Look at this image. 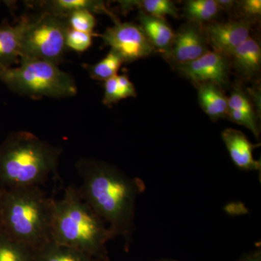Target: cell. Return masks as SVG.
<instances>
[{
    "label": "cell",
    "instance_id": "8fae6325",
    "mask_svg": "<svg viewBox=\"0 0 261 261\" xmlns=\"http://www.w3.org/2000/svg\"><path fill=\"white\" fill-rule=\"evenodd\" d=\"M221 137L237 167L243 171H260V161H257L253 157V150L260 144H252L243 132L231 128L223 130Z\"/></svg>",
    "mask_w": 261,
    "mask_h": 261
},
{
    "label": "cell",
    "instance_id": "7c38bea8",
    "mask_svg": "<svg viewBox=\"0 0 261 261\" xmlns=\"http://www.w3.org/2000/svg\"><path fill=\"white\" fill-rule=\"evenodd\" d=\"M29 5L38 6L45 13L66 19L72 13L79 10H89L95 14L107 15L113 21L118 20L106 3L99 0H45V1L30 2Z\"/></svg>",
    "mask_w": 261,
    "mask_h": 261
},
{
    "label": "cell",
    "instance_id": "d4e9b609",
    "mask_svg": "<svg viewBox=\"0 0 261 261\" xmlns=\"http://www.w3.org/2000/svg\"><path fill=\"white\" fill-rule=\"evenodd\" d=\"M227 118L233 123L246 127L257 139L260 136V129L257 126L256 116L255 113L243 112V111L228 110Z\"/></svg>",
    "mask_w": 261,
    "mask_h": 261
},
{
    "label": "cell",
    "instance_id": "7a4b0ae2",
    "mask_svg": "<svg viewBox=\"0 0 261 261\" xmlns=\"http://www.w3.org/2000/svg\"><path fill=\"white\" fill-rule=\"evenodd\" d=\"M63 149L18 130L0 145V190L40 187L58 175Z\"/></svg>",
    "mask_w": 261,
    "mask_h": 261
},
{
    "label": "cell",
    "instance_id": "ac0fdd59",
    "mask_svg": "<svg viewBox=\"0 0 261 261\" xmlns=\"http://www.w3.org/2000/svg\"><path fill=\"white\" fill-rule=\"evenodd\" d=\"M118 3L123 12L137 8L146 14L157 18L165 19L166 16L178 18L177 8L174 3L169 0H126Z\"/></svg>",
    "mask_w": 261,
    "mask_h": 261
},
{
    "label": "cell",
    "instance_id": "603a6c76",
    "mask_svg": "<svg viewBox=\"0 0 261 261\" xmlns=\"http://www.w3.org/2000/svg\"><path fill=\"white\" fill-rule=\"evenodd\" d=\"M69 29L79 32L94 34L97 20L94 13L89 10H79L66 18Z\"/></svg>",
    "mask_w": 261,
    "mask_h": 261
},
{
    "label": "cell",
    "instance_id": "8992f818",
    "mask_svg": "<svg viewBox=\"0 0 261 261\" xmlns=\"http://www.w3.org/2000/svg\"><path fill=\"white\" fill-rule=\"evenodd\" d=\"M20 25V59L40 60L59 65L67 50L66 19L41 12L23 17Z\"/></svg>",
    "mask_w": 261,
    "mask_h": 261
},
{
    "label": "cell",
    "instance_id": "4316f807",
    "mask_svg": "<svg viewBox=\"0 0 261 261\" xmlns=\"http://www.w3.org/2000/svg\"><path fill=\"white\" fill-rule=\"evenodd\" d=\"M238 5L245 18L250 19L261 14L260 0H244L239 2Z\"/></svg>",
    "mask_w": 261,
    "mask_h": 261
},
{
    "label": "cell",
    "instance_id": "3957f363",
    "mask_svg": "<svg viewBox=\"0 0 261 261\" xmlns=\"http://www.w3.org/2000/svg\"><path fill=\"white\" fill-rule=\"evenodd\" d=\"M114 238L108 225L91 209L78 187L70 185L53 200L51 241L80 250L97 261H109L107 243Z\"/></svg>",
    "mask_w": 261,
    "mask_h": 261
},
{
    "label": "cell",
    "instance_id": "d6986e66",
    "mask_svg": "<svg viewBox=\"0 0 261 261\" xmlns=\"http://www.w3.org/2000/svg\"><path fill=\"white\" fill-rule=\"evenodd\" d=\"M104 89L102 103L108 107L121 99L137 95L135 86L126 74H118L106 81Z\"/></svg>",
    "mask_w": 261,
    "mask_h": 261
},
{
    "label": "cell",
    "instance_id": "52a82bcc",
    "mask_svg": "<svg viewBox=\"0 0 261 261\" xmlns=\"http://www.w3.org/2000/svg\"><path fill=\"white\" fill-rule=\"evenodd\" d=\"M101 37L105 45L118 53L123 63L147 58L155 51L140 25L129 22L115 20L114 25L106 29Z\"/></svg>",
    "mask_w": 261,
    "mask_h": 261
},
{
    "label": "cell",
    "instance_id": "83f0119b",
    "mask_svg": "<svg viewBox=\"0 0 261 261\" xmlns=\"http://www.w3.org/2000/svg\"><path fill=\"white\" fill-rule=\"evenodd\" d=\"M237 261H261L260 250H256L245 254Z\"/></svg>",
    "mask_w": 261,
    "mask_h": 261
},
{
    "label": "cell",
    "instance_id": "f546056e",
    "mask_svg": "<svg viewBox=\"0 0 261 261\" xmlns=\"http://www.w3.org/2000/svg\"><path fill=\"white\" fill-rule=\"evenodd\" d=\"M156 261H177L176 260H171V259H163V260H159Z\"/></svg>",
    "mask_w": 261,
    "mask_h": 261
},
{
    "label": "cell",
    "instance_id": "9a60e30c",
    "mask_svg": "<svg viewBox=\"0 0 261 261\" xmlns=\"http://www.w3.org/2000/svg\"><path fill=\"white\" fill-rule=\"evenodd\" d=\"M199 102L204 112L213 121L227 118L228 98L219 86L206 83L198 85Z\"/></svg>",
    "mask_w": 261,
    "mask_h": 261
},
{
    "label": "cell",
    "instance_id": "4fadbf2b",
    "mask_svg": "<svg viewBox=\"0 0 261 261\" xmlns=\"http://www.w3.org/2000/svg\"><path fill=\"white\" fill-rule=\"evenodd\" d=\"M140 27L145 33L146 37L154 47V50H159L164 56L169 49L175 32L168 25L166 20L146 14L140 11L138 16Z\"/></svg>",
    "mask_w": 261,
    "mask_h": 261
},
{
    "label": "cell",
    "instance_id": "5bb4252c",
    "mask_svg": "<svg viewBox=\"0 0 261 261\" xmlns=\"http://www.w3.org/2000/svg\"><path fill=\"white\" fill-rule=\"evenodd\" d=\"M239 73L252 77L260 72L261 47L256 39L251 36L235 48L228 56Z\"/></svg>",
    "mask_w": 261,
    "mask_h": 261
},
{
    "label": "cell",
    "instance_id": "277c9868",
    "mask_svg": "<svg viewBox=\"0 0 261 261\" xmlns=\"http://www.w3.org/2000/svg\"><path fill=\"white\" fill-rule=\"evenodd\" d=\"M53 200L40 187L0 190V231L37 250L51 241Z\"/></svg>",
    "mask_w": 261,
    "mask_h": 261
},
{
    "label": "cell",
    "instance_id": "6da1fadb",
    "mask_svg": "<svg viewBox=\"0 0 261 261\" xmlns=\"http://www.w3.org/2000/svg\"><path fill=\"white\" fill-rule=\"evenodd\" d=\"M75 168L84 202L106 222L114 238L123 239L125 248H128L135 228L137 200L145 190L143 181L101 160L82 158Z\"/></svg>",
    "mask_w": 261,
    "mask_h": 261
},
{
    "label": "cell",
    "instance_id": "f1b7e54d",
    "mask_svg": "<svg viewBox=\"0 0 261 261\" xmlns=\"http://www.w3.org/2000/svg\"><path fill=\"white\" fill-rule=\"evenodd\" d=\"M216 3L219 5L220 9L229 10L232 9L237 2L232 0H216Z\"/></svg>",
    "mask_w": 261,
    "mask_h": 261
},
{
    "label": "cell",
    "instance_id": "484cf974",
    "mask_svg": "<svg viewBox=\"0 0 261 261\" xmlns=\"http://www.w3.org/2000/svg\"><path fill=\"white\" fill-rule=\"evenodd\" d=\"M228 110L255 113L248 98L239 89H234L230 97L228 98Z\"/></svg>",
    "mask_w": 261,
    "mask_h": 261
},
{
    "label": "cell",
    "instance_id": "30bf717a",
    "mask_svg": "<svg viewBox=\"0 0 261 261\" xmlns=\"http://www.w3.org/2000/svg\"><path fill=\"white\" fill-rule=\"evenodd\" d=\"M251 27V19L243 18L225 23H210L204 30L214 51L228 57L235 48L250 37Z\"/></svg>",
    "mask_w": 261,
    "mask_h": 261
},
{
    "label": "cell",
    "instance_id": "5b68a950",
    "mask_svg": "<svg viewBox=\"0 0 261 261\" xmlns=\"http://www.w3.org/2000/svg\"><path fill=\"white\" fill-rule=\"evenodd\" d=\"M18 67L0 68V82L29 97L63 98L77 93L74 80L58 65L40 60L20 59Z\"/></svg>",
    "mask_w": 261,
    "mask_h": 261
},
{
    "label": "cell",
    "instance_id": "cb8c5ba5",
    "mask_svg": "<svg viewBox=\"0 0 261 261\" xmlns=\"http://www.w3.org/2000/svg\"><path fill=\"white\" fill-rule=\"evenodd\" d=\"M94 36V34L79 32L69 29L65 39L67 49L76 53H84L92 45Z\"/></svg>",
    "mask_w": 261,
    "mask_h": 261
},
{
    "label": "cell",
    "instance_id": "2e32d148",
    "mask_svg": "<svg viewBox=\"0 0 261 261\" xmlns=\"http://www.w3.org/2000/svg\"><path fill=\"white\" fill-rule=\"evenodd\" d=\"M20 23H5L0 27V68H9L20 58Z\"/></svg>",
    "mask_w": 261,
    "mask_h": 261
},
{
    "label": "cell",
    "instance_id": "7402d4cb",
    "mask_svg": "<svg viewBox=\"0 0 261 261\" xmlns=\"http://www.w3.org/2000/svg\"><path fill=\"white\" fill-rule=\"evenodd\" d=\"M34 250L0 231V261H34Z\"/></svg>",
    "mask_w": 261,
    "mask_h": 261
},
{
    "label": "cell",
    "instance_id": "44dd1931",
    "mask_svg": "<svg viewBox=\"0 0 261 261\" xmlns=\"http://www.w3.org/2000/svg\"><path fill=\"white\" fill-rule=\"evenodd\" d=\"M123 63V60L119 55L111 49L101 61L94 65H84V68L87 69L92 80L106 82L118 75V70Z\"/></svg>",
    "mask_w": 261,
    "mask_h": 261
},
{
    "label": "cell",
    "instance_id": "ffe728a7",
    "mask_svg": "<svg viewBox=\"0 0 261 261\" xmlns=\"http://www.w3.org/2000/svg\"><path fill=\"white\" fill-rule=\"evenodd\" d=\"M184 10L190 23L202 25L216 18L221 9L216 0H190L185 3Z\"/></svg>",
    "mask_w": 261,
    "mask_h": 261
},
{
    "label": "cell",
    "instance_id": "ba28073f",
    "mask_svg": "<svg viewBox=\"0 0 261 261\" xmlns=\"http://www.w3.org/2000/svg\"><path fill=\"white\" fill-rule=\"evenodd\" d=\"M207 51L208 42L203 27L189 22L175 33L172 44L163 56L178 67L195 61Z\"/></svg>",
    "mask_w": 261,
    "mask_h": 261
},
{
    "label": "cell",
    "instance_id": "e0dca14e",
    "mask_svg": "<svg viewBox=\"0 0 261 261\" xmlns=\"http://www.w3.org/2000/svg\"><path fill=\"white\" fill-rule=\"evenodd\" d=\"M34 261H97L85 252L48 242L34 250Z\"/></svg>",
    "mask_w": 261,
    "mask_h": 261
},
{
    "label": "cell",
    "instance_id": "9c48e42d",
    "mask_svg": "<svg viewBox=\"0 0 261 261\" xmlns=\"http://www.w3.org/2000/svg\"><path fill=\"white\" fill-rule=\"evenodd\" d=\"M176 68L185 78L198 85L211 83L219 87L226 84L228 80L227 57L214 50L207 51L195 61Z\"/></svg>",
    "mask_w": 261,
    "mask_h": 261
}]
</instances>
